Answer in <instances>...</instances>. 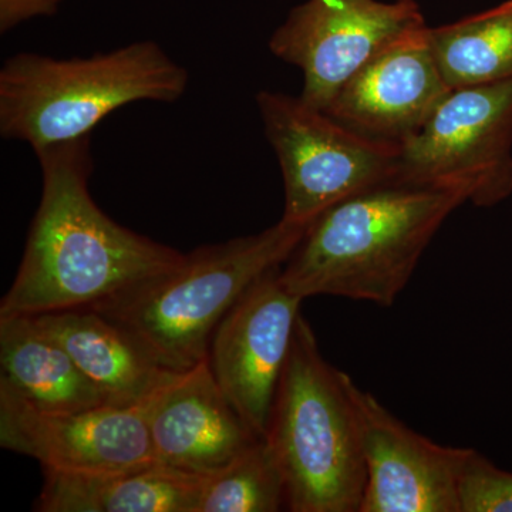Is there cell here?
I'll use <instances>...</instances> for the list:
<instances>
[{
  "label": "cell",
  "instance_id": "cell-1",
  "mask_svg": "<svg viewBox=\"0 0 512 512\" xmlns=\"http://www.w3.org/2000/svg\"><path fill=\"white\" fill-rule=\"evenodd\" d=\"M42 197L0 318L90 308L183 259L111 220L90 194V137L36 154Z\"/></svg>",
  "mask_w": 512,
  "mask_h": 512
},
{
  "label": "cell",
  "instance_id": "cell-2",
  "mask_svg": "<svg viewBox=\"0 0 512 512\" xmlns=\"http://www.w3.org/2000/svg\"><path fill=\"white\" fill-rule=\"evenodd\" d=\"M463 192L389 183L332 205L309 222L281 266V281L303 301L339 296L387 308L416 271Z\"/></svg>",
  "mask_w": 512,
  "mask_h": 512
},
{
  "label": "cell",
  "instance_id": "cell-3",
  "mask_svg": "<svg viewBox=\"0 0 512 512\" xmlns=\"http://www.w3.org/2000/svg\"><path fill=\"white\" fill-rule=\"evenodd\" d=\"M306 227L281 218L259 234L204 245L90 309L164 369L187 372L207 360L221 320L258 279L288 261Z\"/></svg>",
  "mask_w": 512,
  "mask_h": 512
},
{
  "label": "cell",
  "instance_id": "cell-4",
  "mask_svg": "<svg viewBox=\"0 0 512 512\" xmlns=\"http://www.w3.org/2000/svg\"><path fill=\"white\" fill-rule=\"evenodd\" d=\"M188 84V70L153 40L70 59L18 53L0 69V134L37 154L90 137L138 101L175 103Z\"/></svg>",
  "mask_w": 512,
  "mask_h": 512
},
{
  "label": "cell",
  "instance_id": "cell-5",
  "mask_svg": "<svg viewBox=\"0 0 512 512\" xmlns=\"http://www.w3.org/2000/svg\"><path fill=\"white\" fill-rule=\"evenodd\" d=\"M265 440L284 474L288 510L359 512L366 467L349 375L323 357L302 315Z\"/></svg>",
  "mask_w": 512,
  "mask_h": 512
},
{
  "label": "cell",
  "instance_id": "cell-6",
  "mask_svg": "<svg viewBox=\"0 0 512 512\" xmlns=\"http://www.w3.org/2000/svg\"><path fill=\"white\" fill-rule=\"evenodd\" d=\"M255 100L284 177V220L308 225L346 198L396 183V144L362 136L299 96L262 90Z\"/></svg>",
  "mask_w": 512,
  "mask_h": 512
},
{
  "label": "cell",
  "instance_id": "cell-7",
  "mask_svg": "<svg viewBox=\"0 0 512 512\" xmlns=\"http://www.w3.org/2000/svg\"><path fill=\"white\" fill-rule=\"evenodd\" d=\"M396 183L463 192L491 208L512 194V80L451 89L400 144Z\"/></svg>",
  "mask_w": 512,
  "mask_h": 512
},
{
  "label": "cell",
  "instance_id": "cell-8",
  "mask_svg": "<svg viewBox=\"0 0 512 512\" xmlns=\"http://www.w3.org/2000/svg\"><path fill=\"white\" fill-rule=\"evenodd\" d=\"M424 25L416 0H308L275 30L269 50L301 70L299 97L325 111L370 57Z\"/></svg>",
  "mask_w": 512,
  "mask_h": 512
},
{
  "label": "cell",
  "instance_id": "cell-9",
  "mask_svg": "<svg viewBox=\"0 0 512 512\" xmlns=\"http://www.w3.org/2000/svg\"><path fill=\"white\" fill-rule=\"evenodd\" d=\"M0 446L35 458L43 470L77 476L154 466L146 403L103 404L82 412L35 409L0 383Z\"/></svg>",
  "mask_w": 512,
  "mask_h": 512
},
{
  "label": "cell",
  "instance_id": "cell-10",
  "mask_svg": "<svg viewBox=\"0 0 512 512\" xmlns=\"http://www.w3.org/2000/svg\"><path fill=\"white\" fill-rule=\"evenodd\" d=\"M281 266L248 289L212 335L208 365L244 423L265 439L276 390L291 353L303 299L281 281Z\"/></svg>",
  "mask_w": 512,
  "mask_h": 512
},
{
  "label": "cell",
  "instance_id": "cell-11",
  "mask_svg": "<svg viewBox=\"0 0 512 512\" xmlns=\"http://www.w3.org/2000/svg\"><path fill=\"white\" fill-rule=\"evenodd\" d=\"M366 487L359 512H460V480L471 448L421 436L349 376Z\"/></svg>",
  "mask_w": 512,
  "mask_h": 512
},
{
  "label": "cell",
  "instance_id": "cell-12",
  "mask_svg": "<svg viewBox=\"0 0 512 512\" xmlns=\"http://www.w3.org/2000/svg\"><path fill=\"white\" fill-rule=\"evenodd\" d=\"M450 90L424 25L370 57L325 113L362 136L400 146L424 126Z\"/></svg>",
  "mask_w": 512,
  "mask_h": 512
},
{
  "label": "cell",
  "instance_id": "cell-13",
  "mask_svg": "<svg viewBox=\"0 0 512 512\" xmlns=\"http://www.w3.org/2000/svg\"><path fill=\"white\" fill-rule=\"evenodd\" d=\"M156 463L210 477L259 440L229 404L208 360L178 373L146 402Z\"/></svg>",
  "mask_w": 512,
  "mask_h": 512
},
{
  "label": "cell",
  "instance_id": "cell-14",
  "mask_svg": "<svg viewBox=\"0 0 512 512\" xmlns=\"http://www.w3.org/2000/svg\"><path fill=\"white\" fill-rule=\"evenodd\" d=\"M35 318L69 352L109 406H140L178 375L154 362L123 330L93 309Z\"/></svg>",
  "mask_w": 512,
  "mask_h": 512
},
{
  "label": "cell",
  "instance_id": "cell-15",
  "mask_svg": "<svg viewBox=\"0 0 512 512\" xmlns=\"http://www.w3.org/2000/svg\"><path fill=\"white\" fill-rule=\"evenodd\" d=\"M43 471L39 512H197L208 480L161 464L100 476Z\"/></svg>",
  "mask_w": 512,
  "mask_h": 512
},
{
  "label": "cell",
  "instance_id": "cell-16",
  "mask_svg": "<svg viewBox=\"0 0 512 512\" xmlns=\"http://www.w3.org/2000/svg\"><path fill=\"white\" fill-rule=\"evenodd\" d=\"M0 369V383L43 412H82L106 404L35 316L0 318Z\"/></svg>",
  "mask_w": 512,
  "mask_h": 512
},
{
  "label": "cell",
  "instance_id": "cell-17",
  "mask_svg": "<svg viewBox=\"0 0 512 512\" xmlns=\"http://www.w3.org/2000/svg\"><path fill=\"white\" fill-rule=\"evenodd\" d=\"M451 89L512 80V0L450 25L429 28Z\"/></svg>",
  "mask_w": 512,
  "mask_h": 512
},
{
  "label": "cell",
  "instance_id": "cell-18",
  "mask_svg": "<svg viewBox=\"0 0 512 512\" xmlns=\"http://www.w3.org/2000/svg\"><path fill=\"white\" fill-rule=\"evenodd\" d=\"M288 507L281 467L265 439L208 477L197 512H276Z\"/></svg>",
  "mask_w": 512,
  "mask_h": 512
},
{
  "label": "cell",
  "instance_id": "cell-19",
  "mask_svg": "<svg viewBox=\"0 0 512 512\" xmlns=\"http://www.w3.org/2000/svg\"><path fill=\"white\" fill-rule=\"evenodd\" d=\"M460 512H512V473L474 448L461 474Z\"/></svg>",
  "mask_w": 512,
  "mask_h": 512
},
{
  "label": "cell",
  "instance_id": "cell-20",
  "mask_svg": "<svg viewBox=\"0 0 512 512\" xmlns=\"http://www.w3.org/2000/svg\"><path fill=\"white\" fill-rule=\"evenodd\" d=\"M62 0H0V32H10L36 18L55 16Z\"/></svg>",
  "mask_w": 512,
  "mask_h": 512
}]
</instances>
